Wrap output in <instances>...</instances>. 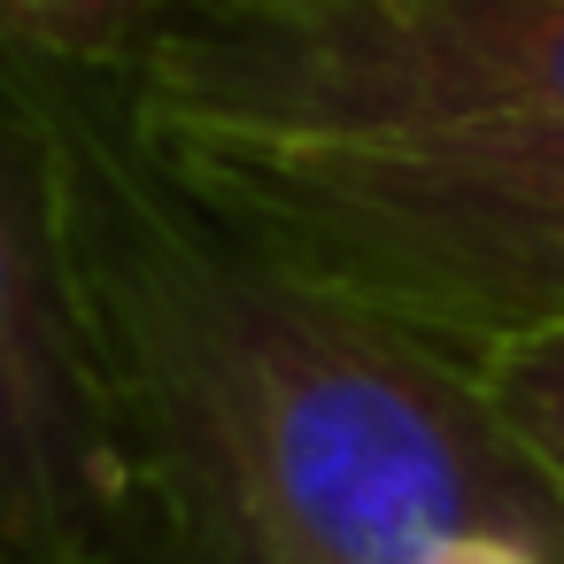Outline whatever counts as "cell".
I'll list each match as a JSON object with an SVG mask.
<instances>
[{
  "mask_svg": "<svg viewBox=\"0 0 564 564\" xmlns=\"http://www.w3.org/2000/svg\"><path fill=\"white\" fill-rule=\"evenodd\" d=\"M17 78L47 117L70 294L148 564H425L456 541L564 564V495L479 371L202 209L117 78Z\"/></svg>",
  "mask_w": 564,
  "mask_h": 564,
  "instance_id": "cell-1",
  "label": "cell"
},
{
  "mask_svg": "<svg viewBox=\"0 0 564 564\" xmlns=\"http://www.w3.org/2000/svg\"><path fill=\"white\" fill-rule=\"evenodd\" d=\"M0 564H148L63 256L55 148L0 55Z\"/></svg>",
  "mask_w": 564,
  "mask_h": 564,
  "instance_id": "cell-4",
  "label": "cell"
},
{
  "mask_svg": "<svg viewBox=\"0 0 564 564\" xmlns=\"http://www.w3.org/2000/svg\"><path fill=\"white\" fill-rule=\"evenodd\" d=\"M425 564H541V556H525V549H495V541H456V549H441V556H425Z\"/></svg>",
  "mask_w": 564,
  "mask_h": 564,
  "instance_id": "cell-7",
  "label": "cell"
},
{
  "mask_svg": "<svg viewBox=\"0 0 564 564\" xmlns=\"http://www.w3.org/2000/svg\"><path fill=\"white\" fill-rule=\"evenodd\" d=\"M171 17L178 0H0V55L124 78Z\"/></svg>",
  "mask_w": 564,
  "mask_h": 564,
  "instance_id": "cell-5",
  "label": "cell"
},
{
  "mask_svg": "<svg viewBox=\"0 0 564 564\" xmlns=\"http://www.w3.org/2000/svg\"><path fill=\"white\" fill-rule=\"evenodd\" d=\"M140 132L263 256L464 371L502 340L564 325V117L410 140Z\"/></svg>",
  "mask_w": 564,
  "mask_h": 564,
  "instance_id": "cell-2",
  "label": "cell"
},
{
  "mask_svg": "<svg viewBox=\"0 0 564 564\" xmlns=\"http://www.w3.org/2000/svg\"><path fill=\"white\" fill-rule=\"evenodd\" d=\"M140 124L410 140L564 117V0H178L117 78Z\"/></svg>",
  "mask_w": 564,
  "mask_h": 564,
  "instance_id": "cell-3",
  "label": "cell"
},
{
  "mask_svg": "<svg viewBox=\"0 0 564 564\" xmlns=\"http://www.w3.org/2000/svg\"><path fill=\"white\" fill-rule=\"evenodd\" d=\"M479 394L502 417V433L533 456V471L564 495V325L502 340L479 364Z\"/></svg>",
  "mask_w": 564,
  "mask_h": 564,
  "instance_id": "cell-6",
  "label": "cell"
}]
</instances>
